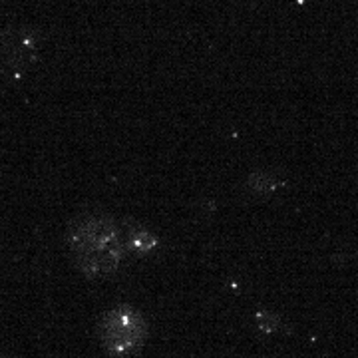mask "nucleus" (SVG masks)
<instances>
[{"instance_id":"obj_4","label":"nucleus","mask_w":358,"mask_h":358,"mask_svg":"<svg viewBox=\"0 0 358 358\" xmlns=\"http://www.w3.org/2000/svg\"><path fill=\"white\" fill-rule=\"evenodd\" d=\"M281 185H282L281 179L273 178V176H271V173H267V171H259V173H253L251 178L247 179V187L255 193V195H263V197L273 195V193L277 192Z\"/></svg>"},{"instance_id":"obj_5","label":"nucleus","mask_w":358,"mask_h":358,"mask_svg":"<svg viewBox=\"0 0 358 358\" xmlns=\"http://www.w3.org/2000/svg\"><path fill=\"white\" fill-rule=\"evenodd\" d=\"M257 327L263 331V333H275L281 329V319L273 313H267V310H261L257 313Z\"/></svg>"},{"instance_id":"obj_1","label":"nucleus","mask_w":358,"mask_h":358,"mask_svg":"<svg viewBox=\"0 0 358 358\" xmlns=\"http://www.w3.org/2000/svg\"><path fill=\"white\" fill-rule=\"evenodd\" d=\"M66 243L80 273L88 279L117 273L128 253L122 227L106 215H84L72 221Z\"/></svg>"},{"instance_id":"obj_2","label":"nucleus","mask_w":358,"mask_h":358,"mask_svg":"<svg viewBox=\"0 0 358 358\" xmlns=\"http://www.w3.org/2000/svg\"><path fill=\"white\" fill-rule=\"evenodd\" d=\"M150 334L148 320L138 308L117 305L106 310L98 322V338L112 358H126L136 355L145 345Z\"/></svg>"},{"instance_id":"obj_3","label":"nucleus","mask_w":358,"mask_h":358,"mask_svg":"<svg viewBox=\"0 0 358 358\" xmlns=\"http://www.w3.org/2000/svg\"><path fill=\"white\" fill-rule=\"evenodd\" d=\"M122 233H124L126 249L134 255H152L159 247V239L154 233L145 227L136 225V223H126L122 227Z\"/></svg>"}]
</instances>
